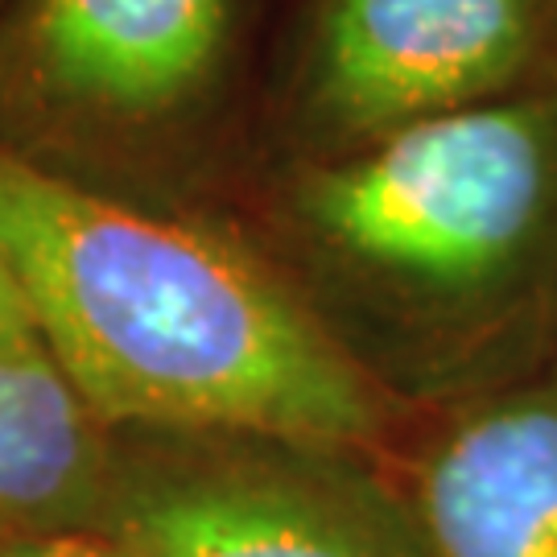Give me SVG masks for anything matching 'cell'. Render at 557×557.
Masks as SVG:
<instances>
[{
  "instance_id": "1",
  "label": "cell",
  "mask_w": 557,
  "mask_h": 557,
  "mask_svg": "<svg viewBox=\"0 0 557 557\" xmlns=\"http://www.w3.org/2000/svg\"><path fill=\"white\" fill-rule=\"evenodd\" d=\"M405 413L557 356V71L326 161L252 165L223 220Z\"/></svg>"
},
{
  "instance_id": "2",
  "label": "cell",
  "mask_w": 557,
  "mask_h": 557,
  "mask_svg": "<svg viewBox=\"0 0 557 557\" xmlns=\"http://www.w3.org/2000/svg\"><path fill=\"white\" fill-rule=\"evenodd\" d=\"M0 252L103 425L260 430L388 458L413 413L220 220L103 199L0 153Z\"/></svg>"
},
{
  "instance_id": "3",
  "label": "cell",
  "mask_w": 557,
  "mask_h": 557,
  "mask_svg": "<svg viewBox=\"0 0 557 557\" xmlns=\"http://www.w3.org/2000/svg\"><path fill=\"white\" fill-rule=\"evenodd\" d=\"M260 0H4L0 153L223 220L257 161Z\"/></svg>"
},
{
  "instance_id": "4",
  "label": "cell",
  "mask_w": 557,
  "mask_h": 557,
  "mask_svg": "<svg viewBox=\"0 0 557 557\" xmlns=\"http://www.w3.org/2000/svg\"><path fill=\"white\" fill-rule=\"evenodd\" d=\"M557 71V0H301L264 62L257 161H326Z\"/></svg>"
},
{
  "instance_id": "5",
  "label": "cell",
  "mask_w": 557,
  "mask_h": 557,
  "mask_svg": "<svg viewBox=\"0 0 557 557\" xmlns=\"http://www.w3.org/2000/svg\"><path fill=\"white\" fill-rule=\"evenodd\" d=\"M103 529L137 557H425L384 455L260 430L108 425Z\"/></svg>"
},
{
  "instance_id": "6",
  "label": "cell",
  "mask_w": 557,
  "mask_h": 557,
  "mask_svg": "<svg viewBox=\"0 0 557 557\" xmlns=\"http://www.w3.org/2000/svg\"><path fill=\"white\" fill-rule=\"evenodd\" d=\"M384 462L425 557H557V356L413 413Z\"/></svg>"
},
{
  "instance_id": "7",
  "label": "cell",
  "mask_w": 557,
  "mask_h": 557,
  "mask_svg": "<svg viewBox=\"0 0 557 557\" xmlns=\"http://www.w3.org/2000/svg\"><path fill=\"white\" fill-rule=\"evenodd\" d=\"M108 425L46 351H0V554L103 529Z\"/></svg>"
},
{
  "instance_id": "8",
  "label": "cell",
  "mask_w": 557,
  "mask_h": 557,
  "mask_svg": "<svg viewBox=\"0 0 557 557\" xmlns=\"http://www.w3.org/2000/svg\"><path fill=\"white\" fill-rule=\"evenodd\" d=\"M0 351L4 356H21V351H41V335L29 298L21 289L13 264L0 252Z\"/></svg>"
},
{
  "instance_id": "9",
  "label": "cell",
  "mask_w": 557,
  "mask_h": 557,
  "mask_svg": "<svg viewBox=\"0 0 557 557\" xmlns=\"http://www.w3.org/2000/svg\"><path fill=\"white\" fill-rule=\"evenodd\" d=\"M0 557H137L116 533L108 529H75V533H54V537H38L13 545Z\"/></svg>"
},
{
  "instance_id": "10",
  "label": "cell",
  "mask_w": 557,
  "mask_h": 557,
  "mask_svg": "<svg viewBox=\"0 0 557 557\" xmlns=\"http://www.w3.org/2000/svg\"><path fill=\"white\" fill-rule=\"evenodd\" d=\"M0 9H4V0H0Z\"/></svg>"
}]
</instances>
